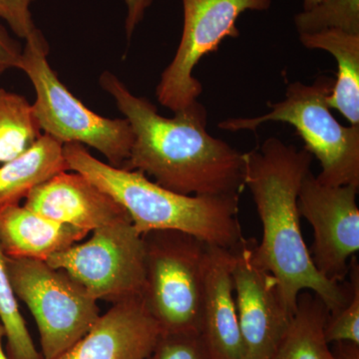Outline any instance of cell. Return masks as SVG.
Masks as SVG:
<instances>
[{"instance_id": "11", "label": "cell", "mask_w": 359, "mask_h": 359, "mask_svg": "<svg viewBox=\"0 0 359 359\" xmlns=\"http://www.w3.org/2000/svg\"><path fill=\"white\" fill-rule=\"evenodd\" d=\"M254 240L233 249V280L245 359H273L292 313L278 280L254 257Z\"/></svg>"}, {"instance_id": "29", "label": "cell", "mask_w": 359, "mask_h": 359, "mask_svg": "<svg viewBox=\"0 0 359 359\" xmlns=\"http://www.w3.org/2000/svg\"><path fill=\"white\" fill-rule=\"evenodd\" d=\"M321 0H304V11H309L313 7L318 6Z\"/></svg>"}, {"instance_id": "14", "label": "cell", "mask_w": 359, "mask_h": 359, "mask_svg": "<svg viewBox=\"0 0 359 359\" xmlns=\"http://www.w3.org/2000/svg\"><path fill=\"white\" fill-rule=\"evenodd\" d=\"M233 250L210 245L200 334L215 359H245L233 280Z\"/></svg>"}, {"instance_id": "23", "label": "cell", "mask_w": 359, "mask_h": 359, "mask_svg": "<svg viewBox=\"0 0 359 359\" xmlns=\"http://www.w3.org/2000/svg\"><path fill=\"white\" fill-rule=\"evenodd\" d=\"M150 359H215L198 332H162Z\"/></svg>"}, {"instance_id": "3", "label": "cell", "mask_w": 359, "mask_h": 359, "mask_svg": "<svg viewBox=\"0 0 359 359\" xmlns=\"http://www.w3.org/2000/svg\"><path fill=\"white\" fill-rule=\"evenodd\" d=\"M63 155L68 171L83 175L122 205L142 236L152 231H178L226 250L245 240L238 221V196L181 195L140 171L97 159L81 144H65Z\"/></svg>"}, {"instance_id": "6", "label": "cell", "mask_w": 359, "mask_h": 359, "mask_svg": "<svg viewBox=\"0 0 359 359\" xmlns=\"http://www.w3.org/2000/svg\"><path fill=\"white\" fill-rule=\"evenodd\" d=\"M143 299L164 334L200 332L205 266L210 245L178 231L143 235Z\"/></svg>"}, {"instance_id": "2", "label": "cell", "mask_w": 359, "mask_h": 359, "mask_svg": "<svg viewBox=\"0 0 359 359\" xmlns=\"http://www.w3.org/2000/svg\"><path fill=\"white\" fill-rule=\"evenodd\" d=\"M313 158L304 149L271 137L245 153V187L263 224L261 243L254 244L257 263L275 276L292 313L299 294L309 290L332 314L348 301L349 285L328 280L314 266L302 236L297 205L302 182L311 171Z\"/></svg>"}, {"instance_id": "13", "label": "cell", "mask_w": 359, "mask_h": 359, "mask_svg": "<svg viewBox=\"0 0 359 359\" xmlns=\"http://www.w3.org/2000/svg\"><path fill=\"white\" fill-rule=\"evenodd\" d=\"M25 205L46 218L93 231L131 219L111 196L77 172H60L30 190Z\"/></svg>"}, {"instance_id": "21", "label": "cell", "mask_w": 359, "mask_h": 359, "mask_svg": "<svg viewBox=\"0 0 359 359\" xmlns=\"http://www.w3.org/2000/svg\"><path fill=\"white\" fill-rule=\"evenodd\" d=\"M294 25L299 34L327 29L359 34V0H321L313 8L297 13Z\"/></svg>"}, {"instance_id": "26", "label": "cell", "mask_w": 359, "mask_h": 359, "mask_svg": "<svg viewBox=\"0 0 359 359\" xmlns=\"http://www.w3.org/2000/svg\"><path fill=\"white\" fill-rule=\"evenodd\" d=\"M127 4V18L125 21L128 39L133 34L135 28L143 20L146 11L152 4L153 0H125Z\"/></svg>"}, {"instance_id": "16", "label": "cell", "mask_w": 359, "mask_h": 359, "mask_svg": "<svg viewBox=\"0 0 359 359\" xmlns=\"http://www.w3.org/2000/svg\"><path fill=\"white\" fill-rule=\"evenodd\" d=\"M309 49H320L334 56L337 79L327 97L330 109L339 111L347 121L359 126V34L339 29L299 34Z\"/></svg>"}, {"instance_id": "25", "label": "cell", "mask_w": 359, "mask_h": 359, "mask_svg": "<svg viewBox=\"0 0 359 359\" xmlns=\"http://www.w3.org/2000/svg\"><path fill=\"white\" fill-rule=\"evenodd\" d=\"M22 52L20 42L9 35L6 28L0 25V75L16 68Z\"/></svg>"}, {"instance_id": "8", "label": "cell", "mask_w": 359, "mask_h": 359, "mask_svg": "<svg viewBox=\"0 0 359 359\" xmlns=\"http://www.w3.org/2000/svg\"><path fill=\"white\" fill-rule=\"evenodd\" d=\"M45 262L67 271L97 301L115 304L143 294L145 245L131 219L96 229L86 242Z\"/></svg>"}, {"instance_id": "10", "label": "cell", "mask_w": 359, "mask_h": 359, "mask_svg": "<svg viewBox=\"0 0 359 359\" xmlns=\"http://www.w3.org/2000/svg\"><path fill=\"white\" fill-rule=\"evenodd\" d=\"M358 189L325 185L311 171L299 189V214L313 231L309 250L311 261L321 275L337 283L346 280L351 259L359 250Z\"/></svg>"}, {"instance_id": "28", "label": "cell", "mask_w": 359, "mask_h": 359, "mask_svg": "<svg viewBox=\"0 0 359 359\" xmlns=\"http://www.w3.org/2000/svg\"><path fill=\"white\" fill-rule=\"evenodd\" d=\"M4 337H6V332H4V328L2 327L1 321H0V359H11L4 351V346H2Z\"/></svg>"}, {"instance_id": "27", "label": "cell", "mask_w": 359, "mask_h": 359, "mask_svg": "<svg viewBox=\"0 0 359 359\" xmlns=\"http://www.w3.org/2000/svg\"><path fill=\"white\" fill-rule=\"evenodd\" d=\"M341 344V351H340V355L337 356L339 359H359V346H355L353 344Z\"/></svg>"}, {"instance_id": "15", "label": "cell", "mask_w": 359, "mask_h": 359, "mask_svg": "<svg viewBox=\"0 0 359 359\" xmlns=\"http://www.w3.org/2000/svg\"><path fill=\"white\" fill-rule=\"evenodd\" d=\"M88 233L46 218L20 202L0 205V250L6 257L47 261Z\"/></svg>"}, {"instance_id": "24", "label": "cell", "mask_w": 359, "mask_h": 359, "mask_svg": "<svg viewBox=\"0 0 359 359\" xmlns=\"http://www.w3.org/2000/svg\"><path fill=\"white\" fill-rule=\"evenodd\" d=\"M35 0H0V20L6 21L11 32L26 39L37 29L30 6Z\"/></svg>"}, {"instance_id": "17", "label": "cell", "mask_w": 359, "mask_h": 359, "mask_svg": "<svg viewBox=\"0 0 359 359\" xmlns=\"http://www.w3.org/2000/svg\"><path fill=\"white\" fill-rule=\"evenodd\" d=\"M68 171L63 144L42 134L27 152L0 167V205L20 202L32 189Z\"/></svg>"}, {"instance_id": "30", "label": "cell", "mask_w": 359, "mask_h": 359, "mask_svg": "<svg viewBox=\"0 0 359 359\" xmlns=\"http://www.w3.org/2000/svg\"><path fill=\"white\" fill-rule=\"evenodd\" d=\"M148 359H150V358H148Z\"/></svg>"}, {"instance_id": "19", "label": "cell", "mask_w": 359, "mask_h": 359, "mask_svg": "<svg viewBox=\"0 0 359 359\" xmlns=\"http://www.w3.org/2000/svg\"><path fill=\"white\" fill-rule=\"evenodd\" d=\"M41 135L32 104L20 94L0 88V164L25 154Z\"/></svg>"}, {"instance_id": "22", "label": "cell", "mask_w": 359, "mask_h": 359, "mask_svg": "<svg viewBox=\"0 0 359 359\" xmlns=\"http://www.w3.org/2000/svg\"><path fill=\"white\" fill-rule=\"evenodd\" d=\"M348 301L337 313L330 314L325 335L328 344H353L359 346V266L356 257L351 261L348 271Z\"/></svg>"}, {"instance_id": "9", "label": "cell", "mask_w": 359, "mask_h": 359, "mask_svg": "<svg viewBox=\"0 0 359 359\" xmlns=\"http://www.w3.org/2000/svg\"><path fill=\"white\" fill-rule=\"evenodd\" d=\"M183 32L173 60L161 75L156 95L176 112L198 100L203 85L193 75L201 59L219 49L224 39H237V21L247 11H268L271 0H182Z\"/></svg>"}, {"instance_id": "20", "label": "cell", "mask_w": 359, "mask_h": 359, "mask_svg": "<svg viewBox=\"0 0 359 359\" xmlns=\"http://www.w3.org/2000/svg\"><path fill=\"white\" fill-rule=\"evenodd\" d=\"M0 321L6 332L7 351L11 359H43L29 334L20 313L18 297L14 292L6 259L0 250Z\"/></svg>"}, {"instance_id": "12", "label": "cell", "mask_w": 359, "mask_h": 359, "mask_svg": "<svg viewBox=\"0 0 359 359\" xmlns=\"http://www.w3.org/2000/svg\"><path fill=\"white\" fill-rule=\"evenodd\" d=\"M162 330L142 297L112 304L91 330L54 359H148Z\"/></svg>"}, {"instance_id": "5", "label": "cell", "mask_w": 359, "mask_h": 359, "mask_svg": "<svg viewBox=\"0 0 359 359\" xmlns=\"http://www.w3.org/2000/svg\"><path fill=\"white\" fill-rule=\"evenodd\" d=\"M25 41L16 68L29 78L36 93L32 108L42 134L63 145L89 146L111 166L123 168L134 142L129 122L96 114L71 93L49 65V46L39 28Z\"/></svg>"}, {"instance_id": "1", "label": "cell", "mask_w": 359, "mask_h": 359, "mask_svg": "<svg viewBox=\"0 0 359 359\" xmlns=\"http://www.w3.org/2000/svg\"><path fill=\"white\" fill-rule=\"evenodd\" d=\"M99 83L133 131V145L123 169L140 171L181 195L240 197L245 189V153L208 132V112L202 103L195 101L168 118L109 71L103 72Z\"/></svg>"}, {"instance_id": "18", "label": "cell", "mask_w": 359, "mask_h": 359, "mask_svg": "<svg viewBox=\"0 0 359 359\" xmlns=\"http://www.w3.org/2000/svg\"><path fill=\"white\" fill-rule=\"evenodd\" d=\"M330 314L318 295L309 290L302 292L290 327L273 359H339L325 339Z\"/></svg>"}, {"instance_id": "4", "label": "cell", "mask_w": 359, "mask_h": 359, "mask_svg": "<svg viewBox=\"0 0 359 359\" xmlns=\"http://www.w3.org/2000/svg\"><path fill=\"white\" fill-rule=\"evenodd\" d=\"M334 80L320 77L313 84L294 82L280 102H269V112L254 118H231L219 124L224 131H256L269 122L292 125L304 142V150L320 162L316 176L328 186L359 188V126H344L332 114L327 97Z\"/></svg>"}, {"instance_id": "7", "label": "cell", "mask_w": 359, "mask_h": 359, "mask_svg": "<svg viewBox=\"0 0 359 359\" xmlns=\"http://www.w3.org/2000/svg\"><path fill=\"white\" fill-rule=\"evenodd\" d=\"M4 259L16 297L36 321L42 358H58L93 327L101 316L98 301L65 269L39 259Z\"/></svg>"}]
</instances>
